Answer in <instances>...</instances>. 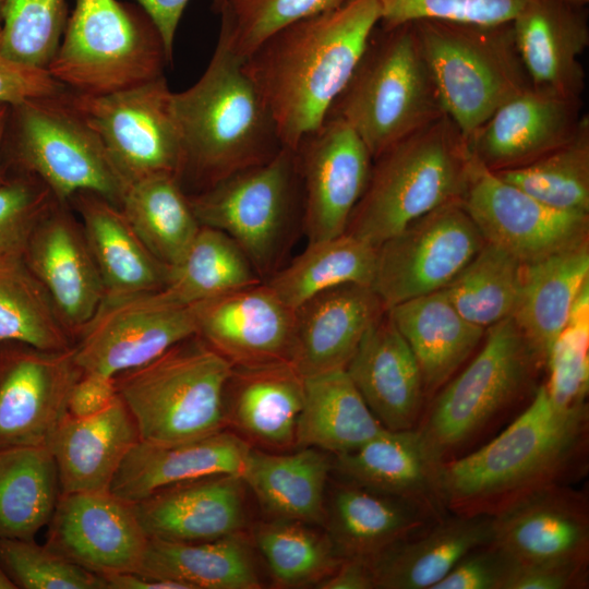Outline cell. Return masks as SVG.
I'll list each match as a JSON object with an SVG mask.
<instances>
[{
  "instance_id": "cell-1",
  "label": "cell",
  "mask_w": 589,
  "mask_h": 589,
  "mask_svg": "<svg viewBox=\"0 0 589 589\" xmlns=\"http://www.w3.org/2000/svg\"><path fill=\"white\" fill-rule=\"evenodd\" d=\"M589 408L555 406L542 383L504 430L442 467L452 514L494 516L553 485L573 484L588 471Z\"/></svg>"
},
{
  "instance_id": "cell-2",
  "label": "cell",
  "mask_w": 589,
  "mask_h": 589,
  "mask_svg": "<svg viewBox=\"0 0 589 589\" xmlns=\"http://www.w3.org/2000/svg\"><path fill=\"white\" fill-rule=\"evenodd\" d=\"M380 21L377 0H346L280 28L244 60L285 147L324 122Z\"/></svg>"
},
{
  "instance_id": "cell-3",
  "label": "cell",
  "mask_w": 589,
  "mask_h": 589,
  "mask_svg": "<svg viewBox=\"0 0 589 589\" xmlns=\"http://www.w3.org/2000/svg\"><path fill=\"white\" fill-rule=\"evenodd\" d=\"M244 60L219 34L202 76L185 91L172 93L184 152L180 183L196 187L194 193L271 159L284 147Z\"/></svg>"
},
{
  "instance_id": "cell-4",
  "label": "cell",
  "mask_w": 589,
  "mask_h": 589,
  "mask_svg": "<svg viewBox=\"0 0 589 589\" xmlns=\"http://www.w3.org/2000/svg\"><path fill=\"white\" fill-rule=\"evenodd\" d=\"M481 350L432 398L417 426L443 461L460 457L489 441L533 398L545 360L513 317L485 330Z\"/></svg>"
},
{
  "instance_id": "cell-5",
  "label": "cell",
  "mask_w": 589,
  "mask_h": 589,
  "mask_svg": "<svg viewBox=\"0 0 589 589\" xmlns=\"http://www.w3.org/2000/svg\"><path fill=\"white\" fill-rule=\"evenodd\" d=\"M472 156L444 113L373 159L346 232L377 248L433 209L461 200Z\"/></svg>"
},
{
  "instance_id": "cell-6",
  "label": "cell",
  "mask_w": 589,
  "mask_h": 589,
  "mask_svg": "<svg viewBox=\"0 0 589 589\" xmlns=\"http://www.w3.org/2000/svg\"><path fill=\"white\" fill-rule=\"evenodd\" d=\"M444 115L412 22L375 28L327 117L345 121L372 158Z\"/></svg>"
},
{
  "instance_id": "cell-7",
  "label": "cell",
  "mask_w": 589,
  "mask_h": 589,
  "mask_svg": "<svg viewBox=\"0 0 589 589\" xmlns=\"http://www.w3.org/2000/svg\"><path fill=\"white\" fill-rule=\"evenodd\" d=\"M444 113L467 143L514 96L531 86L512 22H412Z\"/></svg>"
},
{
  "instance_id": "cell-8",
  "label": "cell",
  "mask_w": 589,
  "mask_h": 589,
  "mask_svg": "<svg viewBox=\"0 0 589 589\" xmlns=\"http://www.w3.org/2000/svg\"><path fill=\"white\" fill-rule=\"evenodd\" d=\"M232 368L194 335L115 378L140 440L176 444L227 429L224 395Z\"/></svg>"
},
{
  "instance_id": "cell-9",
  "label": "cell",
  "mask_w": 589,
  "mask_h": 589,
  "mask_svg": "<svg viewBox=\"0 0 589 589\" xmlns=\"http://www.w3.org/2000/svg\"><path fill=\"white\" fill-rule=\"evenodd\" d=\"M3 160L8 175L35 176L60 203L89 191L120 207L127 189L69 89L10 106Z\"/></svg>"
},
{
  "instance_id": "cell-10",
  "label": "cell",
  "mask_w": 589,
  "mask_h": 589,
  "mask_svg": "<svg viewBox=\"0 0 589 589\" xmlns=\"http://www.w3.org/2000/svg\"><path fill=\"white\" fill-rule=\"evenodd\" d=\"M161 36L137 4L76 0L47 71L69 91L103 96L164 75Z\"/></svg>"
},
{
  "instance_id": "cell-11",
  "label": "cell",
  "mask_w": 589,
  "mask_h": 589,
  "mask_svg": "<svg viewBox=\"0 0 589 589\" xmlns=\"http://www.w3.org/2000/svg\"><path fill=\"white\" fill-rule=\"evenodd\" d=\"M188 196L201 225L228 235L259 276L268 274L294 209L303 204L296 152L284 146L271 159Z\"/></svg>"
},
{
  "instance_id": "cell-12",
  "label": "cell",
  "mask_w": 589,
  "mask_h": 589,
  "mask_svg": "<svg viewBox=\"0 0 589 589\" xmlns=\"http://www.w3.org/2000/svg\"><path fill=\"white\" fill-rule=\"evenodd\" d=\"M71 93L127 187L157 175L180 181L183 144L165 75L109 95Z\"/></svg>"
},
{
  "instance_id": "cell-13",
  "label": "cell",
  "mask_w": 589,
  "mask_h": 589,
  "mask_svg": "<svg viewBox=\"0 0 589 589\" xmlns=\"http://www.w3.org/2000/svg\"><path fill=\"white\" fill-rule=\"evenodd\" d=\"M485 239L461 200L446 203L376 248L371 288L385 310L445 288Z\"/></svg>"
},
{
  "instance_id": "cell-14",
  "label": "cell",
  "mask_w": 589,
  "mask_h": 589,
  "mask_svg": "<svg viewBox=\"0 0 589 589\" xmlns=\"http://www.w3.org/2000/svg\"><path fill=\"white\" fill-rule=\"evenodd\" d=\"M194 335L193 308L173 302L161 289L106 294L76 336L75 360L83 372L115 377Z\"/></svg>"
},
{
  "instance_id": "cell-15",
  "label": "cell",
  "mask_w": 589,
  "mask_h": 589,
  "mask_svg": "<svg viewBox=\"0 0 589 589\" xmlns=\"http://www.w3.org/2000/svg\"><path fill=\"white\" fill-rule=\"evenodd\" d=\"M461 203L485 241L522 264L588 241L589 214L553 208L473 158Z\"/></svg>"
},
{
  "instance_id": "cell-16",
  "label": "cell",
  "mask_w": 589,
  "mask_h": 589,
  "mask_svg": "<svg viewBox=\"0 0 589 589\" xmlns=\"http://www.w3.org/2000/svg\"><path fill=\"white\" fill-rule=\"evenodd\" d=\"M83 370L73 347L39 350L0 342V448L48 446L68 416V398Z\"/></svg>"
},
{
  "instance_id": "cell-17",
  "label": "cell",
  "mask_w": 589,
  "mask_h": 589,
  "mask_svg": "<svg viewBox=\"0 0 589 589\" xmlns=\"http://www.w3.org/2000/svg\"><path fill=\"white\" fill-rule=\"evenodd\" d=\"M294 152L308 243L345 233L369 182L373 158L366 146L345 121L327 117Z\"/></svg>"
},
{
  "instance_id": "cell-18",
  "label": "cell",
  "mask_w": 589,
  "mask_h": 589,
  "mask_svg": "<svg viewBox=\"0 0 589 589\" xmlns=\"http://www.w3.org/2000/svg\"><path fill=\"white\" fill-rule=\"evenodd\" d=\"M46 545L97 575L139 572L149 538L133 503L108 491L60 494Z\"/></svg>"
},
{
  "instance_id": "cell-19",
  "label": "cell",
  "mask_w": 589,
  "mask_h": 589,
  "mask_svg": "<svg viewBox=\"0 0 589 589\" xmlns=\"http://www.w3.org/2000/svg\"><path fill=\"white\" fill-rule=\"evenodd\" d=\"M492 543L520 564L589 565V496L572 484L533 492L493 516Z\"/></svg>"
},
{
  "instance_id": "cell-20",
  "label": "cell",
  "mask_w": 589,
  "mask_h": 589,
  "mask_svg": "<svg viewBox=\"0 0 589 589\" xmlns=\"http://www.w3.org/2000/svg\"><path fill=\"white\" fill-rule=\"evenodd\" d=\"M196 335L233 366L289 361L294 310L266 283L192 305Z\"/></svg>"
},
{
  "instance_id": "cell-21",
  "label": "cell",
  "mask_w": 589,
  "mask_h": 589,
  "mask_svg": "<svg viewBox=\"0 0 589 589\" xmlns=\"http://www.w3.org/2000/svg\"><path fill=\"white\" fill-rule=\"evenodd\" d=\"M56 201L35 226L23 261L74 338L106 296L81 223Z\"/></svg>"
},
{
  "instance_id": "cell-22",
  "label": "cell",
  "mask_w": 589,
  "mask_h": 589,
  "mask_svg": "<svg viewBox=\"0 0 589 589\" xmlns=\"http://www.w3.org/2000/svg\"><path fill=\"white\" fill-rule=\"evenodd\" d=\"M582 99L530 86L483 123L468 143L472 158L491 171L527 165L565 143L584 113Z\"/></svg>"
},
{
  "instance_id": "cell-23",
  "label": "cell",
  "mask_w": 589,
  "mask_h": 589,
  "mask_svg": "<svg viewBox=\"0 0 589 589\" xmlns=\"http://www.w3.org/2000/svg\"><path fill=\"white\" fill-rule=\"evenodd\" d=\"M443 464L416 428L384 429L359 448L335 456L334 467L345 481L411 502L440 520L449 514Z\"/></svg>"
},
{
  "instance_id": "cell-24",
  "label": "cell",
  "mask_w": 589,
  "mask_h": 589,
  "mask_svg": "<svg viewBox=\"0 0 589 589\" xmlns=\"http://www.w3.org/2000/svg\"><path fill=\"white\" fill-rule=\"evenodd\" d=\"M245 483L239 474L179 482L133 503L148 538L202 542L242 532Z\"/></svg>"
},
{
  "instance_id": "cell-25",
  "label": "cell",
  "mask_w": 589,
  "mask_h": 589,
  "mask_svg": "<svg viewBox=\"0 0 589 589\" xmlns=\"http://www.w3.org/2000/svg\"><path fill=\"white\" fill-rule=\"evenodd\" d=\"M370 286L342 284L294 309L290 362L305 377L346 369L368 328L385 312Z\"/></svg>"
},
{
  "instance_id": "cell-26",
  "label": "cell",
  "mask_w": 589,
  "mask_h": 589,
  "mask_svg": "<svg viewBox=\"0 0 589 589\" xmlns=\"http://www.w3.org/2000/svg\"><path fill=\"white\" fill-rule=\"evenodd\" d=\"M512 25L531 86L581 98L586 74L579 58L589 46L585 7L564 0H529Z\"/></svg>"
},
{
  "instance_id": "cell-27",
  "label": "cell",
  "mask_w": 589,
  "mask_h": 589,
  "mask_svg": "<svg viewBox=\"0 0 589 589\" xmlns=\"http://www.w3.org/2000/svg\"><path fill=\"white\" fill-rule=\"evenodd\" d=\"M345 370L385 429L419 425L426 400L421 372L387 311L368 328Z\"/></svg>"
},
{
  "instance_id": "cell-28",
  "label": "cell",
  "mask_w": 589,
  "mask_h": 589,
  "mask_svg": "<svg viewBox=\"0 0 589 589\" xmlns=\"http://www.w3.org/2000/svg\"><path fill=\"white\" fill-rule=\"evenodd\" d=\"M303 399L304 376L289 361L233 366L224 395L227 426L248 444L291 448Z\"/></svg>"
},
{
  "instance_id": "cell-29",
  "label": "cell",
  "mask_w": 589,
  "mask_h": 589,
  "mask_svg": "<svg viewBox=\"0 0 589 589\" xmlns=\"http://www.w3.org/2000/svg\"><path fill=\"white\" fill-rule=\"evenodd\" d=\"M250 448V444L227 429L176 444L140 440L123 459L110 492L136 503L179 482L214 474L241 476Z\"/></svg>"
},
{
  "instance_id": "cell-30",
  "label": "cell",
  "mask_w": 589,
  "mask_h": 589,
  "mask_svg": "<svg viewBox=\"0 0 589 589\" xmlns=\"http://www.w3.org/2000/svg\"><path fill=\"white\" fill-rule=\"evenodd\" d=\"M139 441L135 421L119 396L97 414H68L47 446L60 494L110 490L123 459Z\"/></svg>"
},
{
  "instance_id": "cell-31",
  "label": "cell",
  "mask_w": 589,
  "mask_h": 589,
  "mask_svg": "<svg viewBox=\"0 0 589 589\" xmlns=\"http://www.w3.org/2000/svg\"><path fill=\"white\" fill-rule=\"evenodd\" d=\"M493 516L449 513L369 560L376 589H433L469 552L490 544Z\"/></svg>"
},
{
  "instance_id": "cell-32",
  "label": "cell",
  "mask_w": 589,
  "mask_h": 589,
  "mask_svg": "<svg viewBox=\"0 0 589 589\" xmlns=\"http://www.w3.org/2000/svg\"><path fill=\"white\" fill-rule=\"evenodd\" d=\"M386 311L418 362L425 399L454 377L486 330L466 320L442 290Z\"/></svg>"
},
{
  "instance_id": "cell-33",
  "label": "cell",
  "mask_w": 589,
  "mask_h": 589,
  "mask_svg": "<svg viewBox=\"0 0 589 589\" xmlns=\"http://www.w3.org/2000/svg\"><path fill=\"white\" fill-rule=\"evenodd\" d=\"M436 521L438 519L411 502L348 481L335 489L325 519L337 552L344 558L365 560Z\"/></svg>"
},
{
  "instance_id": "cell-34",
  "label": "cell",
  "mask_w": 589,
  "mask_h": 589,
  "mask_svg": "<svg viewBox=\"0 0 589 589\" xmlns=\"http://www.w3.org/2000/svg\"><path fill=\"white\" fill-rule=\"evenodd\" d=\"M100 274L106 294L160 290L168 267L158 261L136 235L121 208L89 191L69 201Z\"/></svg>"
},
{
  "instance_id": "cell-35",
  "label": "cell",
  "mask_w": 589,
  "mask_h": 589,
  "mask_svg": "<svg viewBox=\"0 0 589 589\" xmlns=\"http://www.w3.org/2000/svg\"><path fill=\"white\" fill-rule=\"evenodd\" d=\"M588 280V241L522 264L519 299L512 317L545 363L568 322L577 293Z\"/></svg>"
},
{
  "instance_id": "cell-36",
  "label": "cell",
  "mask_w": 589,
  "mask_h": 589,
  "mask_svg": "<svg viewBox=\"0 0 589 589\" xmlns=\"http://www.w3.org/2000/svg\"><path fill=\"white\" fill-rule=\"evenodd\" d=\"M332 464L325 452L302 447L291 454L250 448L241 478L274 518L325 524L324 493Z\"/></svg>"
},
{
  "instance_id": "cell-37",
  "label": "cell",
  "mask_w": 589,
  "mask_h": 589,
  "mask_svg": "<svg viewBox=\"0 0 589 589\" xmlns=\"http://www.w3.org/2000/svg\"><path fill=\"white\" fill-rule=\"evenodd\" d=\"M385 428L374 417L345 369L304 377L296 446L335 456L352 452Z\"/></svg>"
},
{
  "instance_id": "cell-38",
  "label": "cell",
  "mask_w": 589,
  "mask_h": 589,
  "mask_svg": "<svg viewBox=\"0 0 589 589\" xmlns=\"http://www.w3.org/2000/svg\"><path fill=\"white\" fill-rule=\"evenodd\" d=\"M137 573L180 582L187 589H259L252 552L242 532L202 542L149 538Z\"/></svg>"
},
{
  "instance_id": "cell-39",
  "label": "cell",
  "mask_w": 589,
  "mask_h": 589,
  "mask_svg": "<svg viewBox=\"0 0 589 589\" xmlns=\"http://www.w3.org/2000/svg\"><path fill=\"white\" fill-rule=\"evenodd\" d=\"M59 496L47 446L0 448V539L35 540L48 526Z\"/></svg>"
},
{
  "instance_id": "cell-40",
  "label": "cell",
  "mask_w": 589,
  "mask_h": 589,
  "mask_svg": "<svg viewBox=\"0 0 589 589\" xmlns=\"http://www.w3.org/2000/svg\"><path fill=\"white\" fill-rule=\"evenodd\" d=\"M120 208L142 242L167 267L181 261L201 227L188 193L170 175L128 185Z\"/></svg>"
},
{
  "instance_id": "cell-41",
  "label": "cell",
  "mask_w": 589,
  "mask_h": 589,
  "mask_svg": "<svg viewBox=\"0 0 589 589\" xmlns=\"http://www.w3.org/2000/svg\"><path fill=\"white\" fill-rule=\"evenodd\" d=\"M376 248L349 232L308 243L306 249L266 283L294 310L312 296L342 284L372 286Z\"/></svg>"
},
{
  "instance_id": "cell-42",
  "label": "cell",
  "mask_w": 589,
  "mask_h": 589,
  "mask_svg": "<svg viewBox=\"0 0 589 589\" xmlns=\"http://www.w3.org/2000/svg\"><path fill=\"white\" fill-rule=\"evenodd\" d=\"M262 283L240 247L225 232L201 225L184 256L168 267L164 293L192 306Z\"/></svg>"
},
{
  "instance_id": "cell-43",
  "label": "cell",
  "mask_w": 589,
  "mask_h": 589,
  "mask_svg": "<svg viewBox=\"0 0 589 589\" xmlns=\"http://www.w3.org/2000/svg\"><path fill=\"white\" fill-rule=\"evenodd\" d=\"M521 267L509 252L485 241L442 291L466 320L486 329L512 317L521 288Z\"/></svg>"
},
{
  "instance_id": "cell-44",
  "label": "cell",
  "mask_w": 589,
  "mask_h": 589,
  "mask_svg": "<svg viewBox=\"0 0 589 589\" xmlns=\"http://www.w3.org/2000/svg\"><path fill=\"white\" fill-rule=\"evenodd\" d=\"M498 178L556 209L589 214V119L584 113L561 146L516 168L493 171Z\"/></svg>"
},
{
  "instance_id": "cell-45",
  "label": "cell",
  "mask_w": 589,
  "mask_h": 589,
  "mask_svg": "<svg viewBox=\"0 0 589 589\" xmlns=\"http://www.w3.org/2000/svg\"><path fill=\"white\" fill-rule=\"evenodd\" d=\"M15 341L39 350L73 347L47 291L24 261L0 265V342Z\"/></svg>"
},
{
  "instance_id": "cell-46",
  "label": "cell",
  "mask_w": 589,
  "mask_h": 589,
  "mask_svg": "<svg viewBox=\"0 0 589 589\" xmlns=\"http://www.w3.org/2000/svg\"><path fill=\"white\" fill-rule=\"evenodd\" d=\"M254 542L274 584L281 588L317 585L344 560L328 533L298 520L274 518L263 522L254 530Z\"/></svg>"
},
{
  "instance_id": "cell-47",
  "label": "cell",
  "mask_w": 589,
  "mask_h": 589,
  "mask_svg": "<svg viewBox=\"0 0 589 589\" xmlns=\"http://www.w3.org/2000/svg\"><path fill=\"white\" fill-rule=\"evenodd\" d=\"M0 55L48 68L69 19L65 0H2Z\"/></svg>"
},
{
  "instance_id": "cell-48",
  "label": "cell",
  "mask_w": 589,
  "mask_h": 589,
  "mask_svg": "<svg viewBox=\"0 0 589 589\" xmlns=\"http://www.w3.org/2000/svg\"><path fill=\"white\" fill-rule=\"evenodd\" d=\"M346 0H223L219 34L247 59L266 38L297 21L332 10Z\"/></svg>"
},
{
  "instance_id": "cell-49",
  "label": "cell",
  "mask_w": 589,
  "mask_h": 589,
  "mask_svg": "<svg viewBox=\"0 0 589 589\" xmlns=\"http://www.w3.org/2000/svg\"><path fill=\"white\" fill-rule=\"evenodd\" d=\"M544 383L552 402L569 408L586 402L589 385V281L577 293L568 322L546 359Z\"/></svg>"
},
{
  "instance_id": "cell-50",
  "label": "cell",
  "mask_w": 589,
  "mask_h": 589,
  "mask_svg": "<svg viewBox=\"0 0 589 589\" xmlns=\"http://www.w3.org/2000/svg\"><path fill=\"white\" fill-rule=\"evenodd\" d=\"M0 565L15 588L106 589L100 575L35 540L0 539Z\"/></svg>"
},
{
  "instance_id": "cell-51",
  "label": "cell",
  "mask_w": 589,
  "mask_h": 589,
  "mask_svg": "<svg viewBox=\"0 0 589 589\" xmlns=\"http://www.w3.org/2000/svg\"><path fill=\"white\" fill-rule=\"evenodd\" d=\"M56 201L35 176L9 173L0 184V265L23 260L35 226Z\"/></svg>"
},
{
  "instance_id": "cell-52",
  "label": "cell",
  "mask_w": 589,
  "mask_h": 589,
  "mask_svg": "<svg viewBox=\"0 0 589 589\" xmlns=\"http://www.w3.org/2000/svg\"><path fill=\"white\" fill-rule=\"evenodd\" d=\"M384 28L424 19L501 24L512 22L529 0H377Z\"/></svg>"
},
{
  "instance_id": "cell-53",
  "label": "cell",
  "mask_w": 589,
  "mask_h": 589,
  "mask_svg": "<svg viewBox=\"0 0 589 589\" xmlns=\"http://www.w3.org/2000/svg\"><path fill=\"white\" fill-rule=\"evenodd\" d=\"M514 563L491 542L465 555L433 589H504Z\"/></svg>"
},
{
  "instance_id": "cell-54",
  "label": "cell",
  "mask_w": 589,
  "mask_h": 589,
  "mask_svg": "<svg viewBox=\"0 0 589 589\" xmlns=\"http://www.w3.org/2000/svg\"><path fill=\"white\" fill-rule=\"evenodd\" d=\"M65 89L46 69L29 67L0 55V103L15 105Z\"/></svg>"
},
{
  "instance_id": "cell-55",
  "label": "cell",
  "mask_w": 589,
  "mask_h": 589,
  "mask_svg": "<svg viewBox=\"0 0 589 589\" xmlns=\"http://www.w3.org/2000/svg\"><path fill=\"white\" fill-rule=\"evenodd\" d=\"M588 584L589 565L515 562L504 589H582Z\"/></svg>"
},
{
  "instance_id": "cell-56",
  "label": "cell",
  "mask_w": 589,
  "mask_h": 589,
  "mask_svg": "<svg viewBox=\"0 0 589 589\" xmlns=\"http://www.w3.org/2000/svg\"><path fill=\"white\" fill-rule=\"evenodd\" d=\"M118 397L116 378L96 372H83L68 398V414L86 418L104 411Z\"/></svg>"
},
{
  "instance_id": "cell-57",
  "label": "cell",
  "mask_w": 589,
  "mask_h": 589,
  "mask_svg": "<svg viewBox=\"0 0 589 589\" xmlns=\"http://www.w3.org/2000/svg\"><path fill=\"white\" fill-rule=\"evenodd\" d=\"M190 0H136L137 4L157 27L170 62L173 56L175 36L183 11ZM223 0H213L214 11Z\"/></svg>"
},
{
  "instance_id": "cell-58",
  "label": "cell",
  "mask_w": 589,
  "mask_h": 589,
  "mask_svg": "<svg viewBox=\"0 0 589 589\" xmlns=\"http://www.w3.org/2000/svg\"><path fill=\"white\" fill-rule=\"evenodd\" d=\"M316 587L321 589H374L369 560L345 557L338 567Z\"/></svg>"
},
{
  "instance_id": "cell-59",
  "label": "cell",
  "mask_w": 589,
  "mask_h": 589,
  "mask_svg": "<svg viewBox=\"0 0 589 589\" xmlns=\"http://www.w3.org/2000/svg\"><path fill=\"white\" fill-rule=\"evenodd\" d=\"M101 577L106 589H187L180 582L149 577L137 572L117 573Z\"/></svg>"
},
{
  "instance_id": "cell-60",
  "label": "cell",
  "mask_w": 589,
  "mask_h": 589,
  "mask_svg": "<svg viewBox=\"0 0 589 589\" xmlns=\"http://www.w3.org/2000/svg\"><path fill=\"white\" fill-rule=\"evenodd\" d=\"M10 106L7 103H0V184L8 180V171L3 160V140L10 111Z\"/></svg>"
},
{
  "instance_id": "cell-61",
  "label": "cell",
  "mask_w": 589,
  "mask_h": 589,
  "mask_svg": "<svg viewBox=\"0 0 589 589\" xmlns=\"http://www.w3.org/2000/svg\"><path fill=\"white\" fill-rule=\"evenodd\" d=\"M0 589H15L13 582L9 579L0 565Z\"/></svg>"
},
{
  "instance_id": "cell-62",
  "label": "cell",
  "mask_w": 589,
  "mask_h": 589,
  "mask_svg": "<svg viewBox=\"0 0 589 589\" xmlns=\"http://www.w3.org/2000/svg\"><path fill=\"white\" fill-rule=\"evenodd\" d=\"M566 2H569L575 5L585 7L589 2V0H564Z\"/></svg>"
},
{
  "instance_id": "cell-63",
  "label": "cell",
  "mask_w": 589,
  "mask_h": 589,
  "mask_svg": "<svg viewBox=\"0 0 589 589\" xmlns=\"http://www.w3.org/2000/svg\"><path fill=\"white\" fill-rule=\"evenodd\" d=\"M1 3H2V0H0V9H1ZM1 28H2V23H1V14H0V33H1Z\"/></svg>"
}]
</instances>
